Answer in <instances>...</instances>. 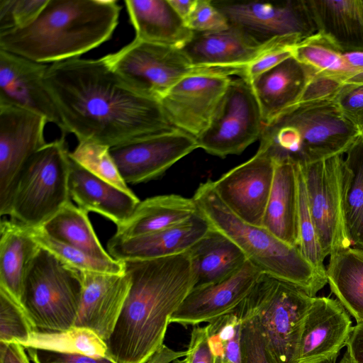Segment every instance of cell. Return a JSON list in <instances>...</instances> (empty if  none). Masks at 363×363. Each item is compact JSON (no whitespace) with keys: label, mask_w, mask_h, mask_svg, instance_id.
<instances>
[{"label":"cell","mask_w":363,"mask_h":363,"mask_svg":"<svg viewBox=\"0 0 363 363\" xmlns=\"http://www.w3.org/2000/svg\"><path fill=\"white\" fill-rule=\"evenodd\" d=\"M44 81L65 132L79 142L111 147L177 129L159 99L132 87L102 57L52 63Z\"/></svg>","instance_id":"obj_1"},{"label":"cell","mask_w":363,"mask_h":363,"mask_svg":"<svg viewBox=\"0 0 363 363\" xmlns=\"http://www.w3.org/2000/svg\"><path fill=\"white\" fill-rule=\"evenodd\" d=\"M130 287L107 341L116 363H145L162 345L171 315L194 286L186 252L123 261Z\"/></svg>","instance_id":"obj_2"},{"label":"cell","mask_w":363,"mask_h":363,"mask_svg":"<svg viewBox=\"0 0 363 363\" xmlns=\"http://www.w3.org/2000/svg\"><path fill=\"white\" fill-rule=\"evenodd\" d=\"M121 9L115 0H48L31 23L0 34V50L42 64L78 58L111 38Z\"/></svg>","instance_id":"obj_3"},{"label":"cell","mask_w":363,"mask_h":363,"mask_svg":"<svg viewBox=\"0 0 363 363\" xmlns=\"http://www.w3.org/2000/svg\"><path fill=\"white\" fill-rule=\"evenodd\" d=\"M192 198L210 225L234 242L262 273L296 285L312 297L328 284L326 273L317 269L298 247L233 213L218 197L212 180L200 184Z\"/></svg>","instance_id":"obj_4"},{"label":"cell","mask_w":363,"mask_h":363,"mask_svg":"<svg viewBox=\"0 0 363 363\" xmlns=\"http://www.w3.org/2000/svg\"><path fill=\"white\" fill-rule=\"evenodd\" d=\"M359 134L334 99L298 103L264 125L259 149L304 164L342 155Z\"/></svg>","instance_id":"obj_5"},{"label":"cell","mask_w":363,"mask_h":363,"mask_svg":"<svg viewBox=\"0 0 363 363\" xmlns=\"http://www.w3.org/2000/svg\"><path fill=\"white\" fill-rule=\"evenodd\" d=\"M82 292V272L40 247L27 272L21 302L38 330H65L74 325Z\"/></svg>","instance_id":"obj_6"},{"label":"cell","mask_w":363,"mask_h":363,"mask_svg":"<svg viewBox=\"0 0 363 363\" xmlns=\"http://www.w3.org/2000/svg\"><path fill=\"white\" fill-rule=\"evenodd\" d=\"M69 167L65 135L37 151L21 175L11 202V219L38 228L69 202Z\"/></svg>","instance_id":"obj_7"},{"label":"cell","mask_w":363,"mask_h":363,"mask_svg":"<svg viewBox=\"0 0 363 363\" xmlns=\"http://www.w3.org/2000/svg\"><path fill=\"white\" fill-rule=\"evenodd\" d=\"M313 297L262 273L240 306L254 315L277 363H295L301 331Z\"/></svg>","instance_id":"obj_8"},{"label":"cell","mask_w":363,"mask_h":363,"mask_svg":"<svg viewBox=\"0 0 363 363\" xmlns=\"http://www.w3.org/2000/svg\"><path fill=\"white\" fill-rule=\"evenodd\" d=\"M122 79L138 91L160 99L184 77L223 71L195 67L182 49L134 39L118 51L102 57Z\"/></svg>","instance_id":"obj_9"},{"label":"cell","mask_w":363,"mask_h":363,"mask_svg":"<svg viewBox=\"0 0 363 363\" xmlns=\"http://www.w3.org/2000/svg\"><path fill=\"white\" fill-rule=\"evenodd\" d=\"M264 123L250 84L231 78L208 128L196 138L198 147L225 157L240 155L260 138Z\"/></svg>","instance_id":"obj_10"},{"label":"cell","mask_w":363,"mask_h":363,"mask_svg":"<svg viewBox=\"0 0 363 363\" xmlns=\"http://www.w3.org/2000/svg\"><path fill=\"white\" fill-rule=\"evenodd\" d=\"M300 164L311 214L325 257L351 246L345 209L342 155Z\"/></svg>","instance_id":"obj_11"},{"label":"cell","mask_w":363,"mask_h":363,"mask_svg":"<svg viewBox=\"0 0 363 363\" xmlns=\"http://www.w3.org/2000/svg\"><path fill=\"white\" fill-rule=\"evenodd\" d=\"M47 119L33 111L0 104V215L9 216L21 175L33 155L47 143Z\"/></svg>","instance_id":"obj_12"},{"label":"cell","mask_w":363,"mask_h":363,"mask_svg":"<svg viewBox=\"0 0 363 363\" xmlns=\"http://www.w3.org/2000/svg\"><path fill=\"white\" fill-rule=\"evenodd\" d=\"M212 2L229 25L241 29L261 43L287 35H297L304 40L317 33L305 0Z\"/></svg>","instance_id":"obj_13"},{"label":"cell","mask_w":363,"mask_h":363,"mask_svg":"<svg viewBox=\"0 0 363 363\" xmlns=\"http://www.w3.org/2000/svg\"><path fill=\"white\" fill-rule=\"evenodd\" d=\"M197 148L195 137L177 128L111 147L110 153L124 182L138 184L161 177Z\"/></svg>","instance_id":"obj_14"},{"label":"cell","mask_w":363,"mask_h":363,"mask_svg":"<svg viewBox=\"0 0 363 363\" xmlns=\"http://www.w3.org/2000/svg\"><path fill=\"white\" fill-rule=\"evenodd\" d=\"M232 74L196 73L173 86L160 102L175 128L197 138L208 126Z\"/></svg>","instance_id":"obj_15"},{"label":"cell","mask_w":363,"mask_h":363,"mask_svg":"<svg viewBox=\"0 0 363 363\" xmlns=\"http://www.w3.org/2000/svg\"><path fill=\"white\" fill-rule=\"evenodd\" d=\"M274 167L272 157L266 150L258 149L250 160L213 181V188L223 203L238 217L262 227Z\"/></svg>","instance_id":"obj_16"},{"label":"cell","mask_w":363,"mask_h":363,"mask_svg":"<svg viewBox=\"0 0 363 363\" xmlns=\"http://www.w3.org/2000/svg\"><path fill=\"white\" fill-rule=\"evenodd\" d=\"M352 328L350 314L337 299L313 297L303 320L295 363L335 362Z\"/></svg>","instance_id":"obj_17"},{"label":"cell","mask_w":363,"mask_h":363,"mask_svg":"<svg viewBox=\"0 0 363 363\" xmlns=\"http://www.w3.org/2000/svg\"><path fill=\"white\" fill-rule=\"evenodd\" d=\"M48 67L45 64L0 50V104L38 113L65 135L62 118L45 84Z\"/></svg>","instance_id":"obj_18"},{"label":"cell","mask_w":363,"mask_h":363,"mask_svg":"<svg viewBox=\"0 0 363 363\" xmlns=\"http://www.w3.org/2000/svg\"><path fill=\"white\" fill-rule=\"evenodd\" d=\"M261 274L247 260L228 278L217 283L194 287L171 315L169 323L196 325L233 313L250 294Z\"/></svg>","instance_id":"obj_19"},{"label":"cell","mask_w":363,"mask_h":363,"mask_svg":"<svg viewBox=\"0 0 363 363\" xmlns=\"http://www.w3.org/2000/svg\"><path fill=\"white\" fill-rule=\"evenodd\" d=\"M82 292L74 325L95 333L106 343L128 296L130 279L123 274L82 272Z\"/></svg>","instance_id":"obj_20"},{"label":"cell","mask_w":363,"mask_h":363,"mask_svg":"<svg viewBox=\"0 0 363 363\" xmlns=\"http://www.w3.org/2000/svg\"><path fill=\"white\" fill-rule=\"evenodd\" d=\"M267 42L259 43L229 25L221 31L194 32L182 50L195 67L228 71L242 77L244 69L264 50Z\"/></svg>","instance_id":"obj_21"},{"label":"cell","mask_w":363,"mask_h":363,"mask_svg":"<svg viewBox=\"0 0 363 363\" xmlns=\"http://www.w3.org/2000/svg\"><path fill=\"white\" fill-rule=\"evenodd\" d=\"M210 228L199 211L188 220L160 231L130 238L112 236L107 242V252L122 262L172 256L186 252Z\"/></svg>","instance_id":"obj_22"},{"label":"cell","mask_w":363,"mask_h":363,"mask_svg":"<svg viewBox=\"0 0 363 363\" xmlns=\"http://www.w3.org/2000/svg\"><path fill=\"white\" fill-rule=\"evenodd\" d=\"M316 72L291 56L249 82L264 125L298 104Z\"/></svg>","instance_id":"obj_23"},{"label":"cell","mask_w":363,"mask_h":363,"mask_svg":"<svg viewBox=\"0 0 363 363\" xmlns=\"http://www.w3.org/2000/svg\"><path fill=\"white\" fill-rule=\"evenodd\" d=\"M68 188L77 206L104 216L116 226L130 218L140 201L133 192L121 190L96 177L71 157Z\"/></svg>","instance_id":"obj_24"},{"label":"cell","mask_w":363,"mask_h":363,"mask_svg":"<svg viewBox=\"0 0 363 363\" xmlns=\"http://www.w3.org/2000/svg\"><path fill=\"white\" fill-rule=\"evenodd\" d=\"M274 164L273 184L262 227L286 244L298 247V163L284 160H274Z\"/></svg>","instance_id":"obj_25"},{"label":"cell","mask_w":363,"mask_h":363,"mask_svg":"<svg viewBox=\"0 0 363 363\" xmlns=\"http://www.w3.org/2000/svg\"><path fill=\"white\" fill-rule=\"evenodd\" d=\"M306 4L318 33L342 52H363V0H309Z\"/></svg>","instance_id":"obj_26"},{"label":"cell","mask_w":363,"mask_h":363,"mask_svg":"<svg viewBox=\"0 0 363 363\" xmlns=\"http://www.w3.org/2000/svg\"><path fill=\"white\" fill-rule=\"evenodd\" d=\"M125 4L137 40L182 49L194 35L168 0H126Z\"/></svg>","instance_id":"obj_27"},{"label":"cell","mask_w":363,"mask_h":363,"mask_svg":"<svg viewBox=\"0 0 363 363\" xmlns=\"http://www.w3.org/2000/svg\"><path fill=\"white\" fill-rule=\"evenodd\" d=\"M186 252L194 279V287L223 281L238 272L247 260L234 242L211 226Z\"/></svg>","instance_id":"obj_28"},{"label":"cell","mask_w":363,"mask_h":363,"mask_svg":"<svg viewBox=\"0 0 363 363\" xmlns=\"http://www.w3.org/2000/svg\"><path fill=\"white\" fill-rule=\"evenodd\" d=\"M199 212L193 198L178 194L159 195L140 201L130 218L116 226L113 235L130 238L179 225Z\"/></svg>","instance_id":"obj_29"},{"label":"cell","mask_w":363,"mask_h":363,"mask_svg":"<svg viewBox=\"0 0 363 363\" xmlns=\"http://www.w3.org/2000/svg\"><path fill=\"white\" fill-rule=\"evenodd\" d=\"M40 247L28 227L12 219H1L0 287L20 302L27 272Z\"/></svg>","instance_id":"obj_30"},{"label":"cell","mask_w":363,"mask_h":363,"mask_svg":"<svg viewBox=\"0 0 363 363\" xmlns=\"http://www.w3.org/2000/svg\"><path fill=\"white\" fill-rule=\"evenodd\" d=\"M331 292L356 323L363 322V249L347 247L330 255L326 269Z\"/></svg>","instance_id":"obj_31"},{"label":"cell","mask_w":363,"mask_h":363,"mask_svg":"<svg viewBox=\"0 0 363 363\" xmlns=\"http://www.w3.org/2000/svg\"><path fill=\"white\" fill-rule=\"evenodd\" d=\"M40 228L53 239L100 259L113 258L103 247L88 217V212L70 201Z\"/></svg>","instance_id":"obj_32"},{"label":"cell","mask_w":363,"mask_h":363,"mask_svg":"<svg viewBox=\"0 0 363 363\" xmlns=\"http://www.w3.org/2000/svg\"><path fill=\"white\" fill-rule=\"evenodd\" d=\"M345 209L352 244L363 249V136L359 134L345 152Z\"/></svg>","instance_id":"obj_33"},{"label":"cell","mask_w":363,"mask_h":363,"mask_svg":"<svg viewBox=\"0 0 363 363\" xmlns=\"http://www.w3.org/2000/svg\"><path fill=\"white\" fill-rule=\"evenodd\" d=\"M293 56L318 73L345 84H354L358 70L351 66L341 52L320 33L303 40L293 48Z\"/></svg>","instance_id":"obj_34"},{"label":"cell","mask_w":363,"mask_h":363,"mask_svg":"<svg viewBox=\"0 0 363 363\" xmlns=\"http://www.w3.org/2000/svg\"><path fill=\"white\" fill-rule=\"evenodd\" d=\"M22 345L25 348L76 353L94 357H108L105 342L93 331L76 326L60 331L37 330Z\"/></svg>","instance_id":"obj_35"},{"label":"cell","mask_w":363,"mask_h":363,"mask_svg":"<svg viewBox=\"0 0 363 363\" xmlns=\"http://www.w3.org/2000/svg\"><path fill=\"white\" fill-rule=\"evenodd\" d=\"M31 235L39 246L52 254L63 264L81 272H91L108 274H123L124 262L100 259L80 250L60 242L48 234L41 228H29Z\"/></svg>","instance_id":"obj_36"},{"label":"cell","mask_w":363,"mask_h":363,"mask_svg":"<svg viewBox=\"0 0 363 363\" xmlns=\"http://www.w3.org/2000/svg\"><path fill=\"white\" fill-rule=\"evenodd\" d=\"M69 157L96 177L127 192H133L121 177L110 153V147L92 141H79Z\"/></svg>","instance_id":"obj_37"},{"label":"cell","mask_w":363,"mask_h":363,"mask_svg":"<svg viewBox=\"0 0 363 363\" xmlns=\"http://www.w3.org/2000/svg\"><path fill=\"white\" fill-rule=\"evenodd\" d=\"M298 247L304 257L319 271L326 273L323 262L325 256L319 241L308 202L303 176L298 163Z\"/></svg>","instance_id":"obj_38"},{"label":"cell","mask_w":363,"mask_h":363,"mask_svg":"<svg viewBox=\"0 0 363 363\" xmlns=\"http://www.w3.org/2000/svg\"><path fill=\"white\" fill-rule=\"evenodd\" d=\"M37 330L21 303L0 287V342L23 345Z\"/></svg>","instance_id":"obj_39"},{"label":"cell","mask_w":363,"mask_h":363,"mask_svg":"<svg viewBox=\"0 0 363 363\" xmlns=\"http://www.w3.org/2000/svg\"><path fill=\"white\" fill-rule=\"evenodd\" d=\"M235 312L241 320V363H277L255 316L240 305Z\"/></svg>","instance_id":"obj_40"},{"label":"cell","mask_w":363,"mask_h":363,"mask_svg":"<svg viewBox=\"0 0 363 363\" xmlns=\"http://www.w3.org/2000/svg\"><path fill=\"white\" fill-rule=\"evenodd\" d=\"M302 40L297 35L277 37L269 40L259 55L244 69L242 78L250 82L261 74L293 56V48Z\"/></svg>","instance_id":"obj_41"},{"label":"cell","mask_w":363,"mask_h":363,"mask_svg":"<svg viewBox=\"0 0 363 363\" xmlns=\"http://www.w3.org/2000/svg\"><path fill=\"white\" fill-rule=\"evenodd\" d=\"M47 2L48 0H0V34L31 23Z\"/></svg>","instance_id":"obj_42"},{"label":"cell","mask_w":363,"mask_h":363,"mask_svg":"<svg viewBox=\"0 0 363 363\" xmlns=\"http://www.w3.org/2000/svg\"><path fill=\"white\" fill-rule=\"evenodd\" d=\"M208 325L220 337L226 363H241L240 337L241 320L233 313L221 316Z\"/></svg>","instance_id":"obj_43"},{"label":"cell","mask_w":363,"mask_h":363,"mask_svg":"<svg viewBox=\"0 0 363 363\" xmlns=\"http://www.w3.org/2000/svg\"><path fill=\"white\" fill-rule=\"evenodd\" d=\"M185 23L196 33L218 32L229 27L227 18L210 0H196L195 7Z\"/></svg>","instance_id":"obj_44"},{"label":"cell","mask_w":363,"mask_h":363,"mask_svg":"<svg viewBox=\"0 0 363 363\" xmlns=\"http://www.w3.org/2000/svg\"><path fill=\"white\" fill-rule=\"evenodd\" d=\"M334 100L344 116L359 130L363 129V84H345Z\"/></svg>","instance_id":"obj_45"},{"label":"cell","mask_w":363,"mask_h":363,"mask_svg":"<svg viewBox=\"0 0 363 363\" xmlns=\"http://www.w3.org/2000/svg\"><path fill=\"white\" fill-rule=\"evenodd\" d=\"M34 363H116L111 358L94 357L88 355L60 352L47 350L26 348Z\"/></svg>","instance_id":"obj_46"},{"label":"cell","mask_w":363,"mask_h":363,"mask_svg":"<svg viewBox=\"0 0 363 363\" xmlns=\"http://www.w3.org/2000/svg\"><path fill=\"white\" fill-rule=\"evenodd\" d=\"M186 352V363H214L206 325L193 328Z\"/></svg>","instance_id":"obj_47"},{"label":"cell","mask_w":363,"mask_h":363,"mask_svg":"<svg viewBox=\"0 0 363 363\" xmlns=\"http://www.w3.org/2000/svg\"><path fill=\"white\" fill-rule=\"evenodd\" d=\"M346 347V352L352 360L363 363V322L352 326Z\"/></svg>","instance_id":"obj_48"},{"label":"cell","mask_w":363,"mask_h":363,"mask_svg":"<svg viewBox=\"0 0 363 363\" xmlns=\"http://www.w3.org/2000/svg\"><path fill=\"white\" fill-rule=\"evenodd\" d=\"M25 349L18 342H0V363H30Z\"/></svg>","instance_id":"obj_49"},{"label":"cell","mask_w":363,"mask_h":363,"mask_svg":"<svg viewBox=\"0 0 363 363\" xmlns=\"http://www.w3.org/2000/svg\"><path fill=\"white\" fill-rule=\"evenodd\" d=\"M186 352L174 351L164 344L157 349L145 363H186L185 357Z\"/></svg>","instance_id":"obj_50"},{"label":"cell","mask_w":363,"mask_h":363,"mask_svg":"<svg viewBox=\"0 0 363 363\" xmlns=\"http://www.w3.org/2000/svg\"><path fill=\"white\" fill-rule=\"evenodd\" d=\"M168 1L184 23L189 18L196 3V0H168Z\"/></svg>","instance_id":"obj_51"},{"label":"cell","mask_w":363,"mask_h":363,"mask_svg":"<svg viewBox=\"0 0 363 363\" xmlns=\"http://www.w3.org/2000/svg\"><path fill=\"white\" fill-rule=\"evenodd\" d=\"M347 62L359 72L354 84H363V52H342Z\"/></svg>","instance_id":"obj_52"},{"label":"cell","mask_w":363,"mask_h":363,"mask_svg":"<svg viewBox=\"0 0 363 363\" xmlns=\"http://www.w3.org/2000/svg\"><path fill=\"white\" fill-rule=\"evenodd\" d=\"M339 363H356L350 357L347 352H345Z\"/></svg>","instance_id":"obj_53"},{"label":"cell","mask_w":363,"mask_h":363,"mask_svg":"<svg viewBox=\"0 0 363 363\" xmlns=\"http://www.w3.org/2000/svg\"><path fill=\"white\" fill-rule=\"evenodd\" d=\"M360 134L363 136V129L362 130V131L360 132Z\"/></svg>","instance_id":"obj_54"},{"label":"cell","mask_w":363,"mask_h":363,"mask_svg":"<svg viewBox=\"0 0 363 363\" xmlns=\"http://www.w3.org/2000/svg\"><path fill=\"white\" fill-rule=\"evenodd\" d=\"M325 363H335V362H325Z\"/></svg>","instance_id":"obj_55"}]
</instances>
